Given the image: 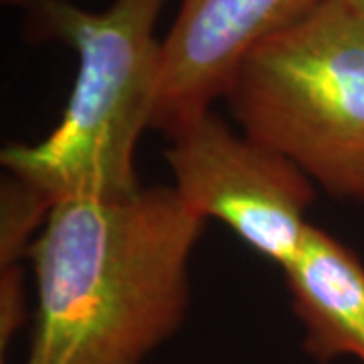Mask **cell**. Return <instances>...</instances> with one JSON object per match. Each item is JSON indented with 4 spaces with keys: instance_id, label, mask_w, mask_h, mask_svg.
<instances>
[{
    "instance_id": "52a82bcc",
    "label": "cell",
    "mask_w": 364,
    "mask_h": 364,
    "mask_svg": "<svg viewBox=\"0 0 364 364\" xmlns=\"http://www.w3.org/2000/svg\"><path fill=\"white\" fill-rule=\"evenodd\" d=\"M55 205L28 182L6 174L0 195V269L18 265L28 255L37 231L49 217Z\"/></svg>"
},
{
    "instance_id": "9c48e42d",
    "label": "cell",
    "mask_w": 364,
    "mask_h": 364,
    "mask_svg": "<svg viewBox=\"0 0 364 364\" xmlns=\"http://www.w3.org/2000/svg\"><path fill=\"white\" fill-rule=\"evenodd\" d=\"M344 2H348L354 9H358V11H363L364 13V0H344Z\"/></svg>"
},
{
    "instance_id": "8992f818",
    "label": "cell",
    "mask_w": 364,
    "mask_h": 364,
    "mask_svg": "<svg viewBox=\"0 0 364 364\" xmlns=\"http://www.w3.org/2000/svg\"><path fill=\"white\" fill-rule=\"evenodd\" d=\"M284 272L301 348L318 364H364V265L336 237L310 225Z\"/></svg>"
},
{
    "instance_id": "5b68a950",
    "label": "cell",
    "mask_w": 364,
    "mask_h": 364,
    "mask_svg": "<svg viewBox=\"0 0 364 364\" xmlns=\"http://www.w3.org/2000/svg\"><path fill=\"white\" fill-rule=\"evenodd\" d=\"M324 0H181L162 41L152 128L172 136L225 97L235 71L263 41L298 23Z\"/></svg>"
},
{
    "instance_id": "6da1fadb",
    "label": "cell",
    "mask_w": 364,
    "mask_h": 364,
    "mask_svg": "<svg viewBox=\"0 0 364 364\" xmlns=\"http://www.w3.org/2000/svg\"><path fill=\"white\" fill-rule=\"evenodd\" d=\"M205 225L174 186L57 200L28 251L37 312L25 364H144L186 318Z\"/></svg>"
},
{
    "instance_id": "277c9868",
    "label": "cell",
    "mask_w": 364,
    "mask_h": 364,
    "mask_svg": "<svg viewBox=\"0 0 364 364\" xmlns=\"http://www.w3.org/2000/svg\"><path fill=\"white\" fill-rule=\"evenodd\" d=\"M170 138L174 191L205 221L217 219L282 269L310 229L316 184L289 158L237 134L219 114L184 124Z\"/></svg>"
},
{
    "instance_id": "3957f363",
    "label": "cell",
    "mask_w": 364,
    "mask_h": 364,
    "mask_svg": "<svg viewBox=\"0 0 364 364\" xmlns=\"http://www.w3.org/2000/svg\"><path fill=\"white\" fill-rule=\"evenodd\" d=\"M225 100L247 138L364 205L363 11L324 0L249 53Z\"/></svg>"
},
{
    "instance_id": "7a4b0ae2",
    "label": "cell",
    "mask_w": 364,
    "mask_h": 364,
    "mask_svg": "<svg viewBox=\"0 0 364 364\" xmlns=\"http://www.w3.org/2000/svg\"><path fill=\"white\" fill-rule=\"evenodd\" d=\"M4 2L21 9L33 39L71 47L77 75L51 134L35 144H9L2 166L53 203L138 193L136 148L152 128L162 69L154 28L168 0H116L102 13L69 0Z\"/></svg>"
},
{
    "instance_id": "ba28073f",
    "label": "cell",
    "mask_w": 364,
    "mask_h": 364,
    "mask_svg": "<svg viewBox=\"0 0 364 364\" xmlns=\"http://www.w3.org/2000/svg\"><path fill=\"white\" fill-rule=\"evenodd\" d=\"M26 322L25 275L18 265L0 269V358Z\"/></svg>"
}]
</instances>
